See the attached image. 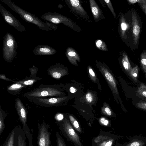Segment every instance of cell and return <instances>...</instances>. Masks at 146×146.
Returning a JSON list of instances; mask_svg holds the SVG:
<instances>
[{
	"instance_id": "43",
	"label": "cell",
	"mask_w": 146,
	"mask_h": 146,
	"mask_svg": "<svg viewBox=\"0 0 146 146\" xmlns=\"http://www.w3.org/2000/svg\"><path fill=\"white\" fill-rule=\"evenodd\" d=\"M142 10L146 15V5L142 3H139Z\"/></svg>"
},
{
	"instance_id": "42",
	"label": "cell",
	"mask_w": 146,
	"mask_h": 146,
	"mask_svg": "<svg viewBox=\"0 0 146 146\" xmlns=\"http://www.w3.org/2000/svg\"><path fill=\"white\" fill-rule=\"evenodd\" d=\"M104 110L105 112L108 115L110 116L111 115V111L109 108L108 107H106Z\"/></svg>"
},
{
	"instance_id": "24",
	"label": "cell",
	"mask_w": 146,
	"mask_h": 146,
	"mask_svg": "<svg viewBox=\"0 0 146 146\" xmlns=\"http://www.w3.org/2000/svg\"><path fill=\"white\" fill-rule=\"evenodd\" d=\"M95 44L96 46L99 49L104 51L108 50L107 45L103 40L97 39L95 41Z\"/></svg>"
},
{
	"instance_id": "6",
	"label": "cell",
	"mask_w": 146,
	"mask_h": 146,
	"mask_svg": "<svg viewBox=\"0 0 146 146\" xmlns=\"http://www.w3.org/2000/svg\"><path fill=\"white\" fill-rule=\"evenodd\" d=\"M38 146H50L51 144L50 139L51 132L49 131L48 129L49 127V125L46 124L44 121L40 124L38 121Z\"/></svg>"
},
{
	"instance_id": "3",
	"label": "cell",
	"mask_w": 146,
	"mask_h": 146,
	"mask_svg": "<svg viewBox=\"0 0 146 146\" xmlns=\"http://www.w3.org/2000/svg\"><path fill=\"white\" fill-rule=\"evenodd\" d=\"M17 42L13 36L7 33L3 37L2 47L3 55L5 60L11 62L17 55Z\"/></svg>"
},
{
	"instance_id": "32",
	"label": "cell",
	"mask_w": 146,
	"mask_h": 146,
	"mask_svg": "<svg viewBox=\"0 0 146 146\" xmlns=\"http://www.w3.org/2000/svg\"><path fill=\"white\" fill-rule=\"evenodd\" d=\"M29 70L31 72V75L29 76L30 77H36V73L38 69L36 67H33L30 68H29Z\"/></svg>"
},
{
	"instance_id": "29",
	"label": "cell",
	"mask_w": 146,
	"mask_h": 146,
	"mask_svg": "<svg viewBox=\"0 0 146 146\" xmlns=\"http://www.w3.org/2000/svg\"><path fill=\"white\" fill-rule=\"evenodd\" d=\"M10 135L5 146H13L15 135L14 130L12 131Z\"/></svg>"
},
{
	"instance_id": "33",
	"label": "cell",
	"mask_w": 146,
	"mask_h": 146,
	"mask_svg": "<svg viewBox=\"0 0 146 146\" xmlns=\"http://www.w3.org/2000/svg\"><path fill=\"white\" fill-rule=\"evenodd\" d=\"M45 21L46 22L45 23L49 28L50 30L55 31L57 29L58 27L56 25L54 24L46 21Z\"/></svg>"
},
{
	"instance_id": "26",
	"label": "cell",
	"mask_w": 146,
	"mask_h": 146,
	"mask_svg": "<svg viewBox=\"0 0 146 146\" xmlns=\"http://www.w3.org/2000/svg\"><path fill=\"white\" fill-rule=\"evenodd\" d=\"M138 72V67L137 66H136L132 68L129 73V75L133 80L135 82H137V81Z\"/></svg>"
},
{
	"instance_id": "20",
	"label": "cell",
	"mask_w": 146,
	"mask_h": 146,
	"mask_svg": "<svg viewBox=\"0 0 146 146\" xmlns=\"http://www.w3.org/2000/svg\"><path fill=\"white\" fill-rule=\"evenodd\" d=\"M41 79V78L37 76L36 77H26L25 79L23 80L18 81H13V82L21 83L28 86H32L35 82Z\"/></svg>"
},
{
	"instance_id": "15",
	"label": "cell",
	"mask_w": 146,
	"mask_h": 146,
	"mask_svg": "<svg viewBox=\"0 0 146 146\" xmlns=\"http://www.w3.org/2000/svg\"><path fill=\"white\" fill-rule=\"evenodd\" d=\"M90 7L93 16L94 21L97 22L104 19L105 17L103 12L94 0L89 1Z\"/></svg>"
},
{
	"instance_id": "9",
	"label": "cell",
	"mask_w": 146,
	"mask_h": 146,
	"mask_svg": "<svg viewBox=\"0 0 146 146\" xmlns=\"http://www.w3.org/2000/svg\"><path fill=\"white\" fill-rule=\"evenodd\" d=\"M62 127L63 133L68 139L76 146H83L79 136L66 119L63 120Z\"/></svg>"
},
{
	"instance_id": "12",
	"label": "cell",
	"mask_w": 146,
	"mask_h": 146,
	"mask_svg": "<svg viewBox=\"0 0 146 146\" xmlns=\"http://www.w3.org/2000/svg\"><path fill=\"white\" fill-rule=\"evenodd\" d=\"M57 52L56 50L47 45H38L33 50V53L38 56L53 55Z\"/></svg>"
},
{
	"instance_id": "37",
	"label": "cell",
	"mask_w": 146,
	"mask_h": 146,
	"mask_svg": "<svg viewBox=\"0 0 146 146\" xmlns=\"http://www.w3.org/2000/svg\"><path fill=\"white\" fill-rule=\"evenodd\" d=\"M86 101L88 103H91L93 100V97L92 95L90 93H87L85 96Z\"/></svg>"
},
{
	"instance_id": "18",
	"label": "cell",
	"mask_w": 146,
	"mask_h": 146,
	"mask_svg": "<svg viewBox=\"0 0 146 146\" xmlns=\"http://www.w3.org/2000/svg\"><path fill=\"white\" fill-rule=\"evenodd\" d=\"M66 56L72 64L77 66V61L80 62V56L76 50L72 48L68 47L66 50Z\"/></svg>"
},
{
	"instance_id": "21",
	"label": "cell",
	"mask_w": 146,
	"mask_h": 146,
	"mask_svg": "<svg viewBox=\"0 0 146 146\" xmlns=\"http://www.w3.org/2000/svg\"><path fill=\"white\" fill-rule=\"evenodd\" d=\"M126 23L123 16H120L119 22V30L121 36L123 38H126L125 32L127 28Z\"/></svg>"
},
{
	"instance_id": "8",
	"label": "cell",
	"mask_w": 146,
	"mask_h": 146,
	"mask_svg": "<svg viewBox=\"0 0 146 146\" xmlns=\"http://www.w3.org/2000/svg\"><path fill=\"white\" fill-rule=\"evenodd\" d=\"M66 97L34 98L28 99L40 106L47 107L56 106L66 99Z\"/></svg>"
},
{
	"instance_id": "14",
	"label": "cell",
	"mask_w": 146,
	"mask_h": 146,
	"mask_svg": "<svg viewBox=\"0 0 146 146\" xmlns=\"http://www.w3.org/2000/svg\"><path fill=\"white\" fill-rule=\"evenodd\" d=\"M129 141L121 144L120 146H146V138L137 135L127 137Z\"/></svg>"
},
{
	"instance_id": "38",
	"label": "cell",
	"mask_w": 146,
	"mask_h": 146,
	"mask_svg": "<svg viewBox=\"0 0 146 146\" xmlns=\"http://www.w3.org/2000/svg\"><path fill=\"white\" fill-rule=\"evenodd\" d=\"M100 122L101 123L105 126H107L109 123V121L104 117H102L100 119Z\"/></svg>"
},
{
	"instance_id": "5",
	"label": "cell",
	"mask_w": 146,
	"mask_h": 146,
	"mask_svg": "<svg viewBox=\"0 0 146 146\" xmlns=\"http://www.w3.org/2000/svg\"><path fill=\"white\" fill-rule=\"evenodd\" d=\"M15 106L20 121L22 124L23 129L29 142V146H33L32 135L30 133L27 124V111L21 101L18 98L15 99Z\"/></svg>"
},
{
	"instance_id": "28",
	"label": "cell",
	"mask_w": 146,
	"mask_h": 146,
	"mask_svg": "<svg viewBox=\"0 0 146 146\" xmlns=\"http://www.w3.org/2000/svg\"><path fill=\"white\" fill-rule=\"evenodd\" d=\"M137 93L140 96L146 97V86L143 83H141L138 88Z\"/></svg>"
},
{
	"instance_id": "7",
	"label": "cell",
	"mask_w": 146,
	"mask_h": 146,
	"mask_svg": "<svg viewBox=\"0 0 146 146\" xmlns=\"http://www.w3.org/2000/svg\"><path fill=\"white\" fill-rule=\"evenodd\" d=\"M0 13L5 21L10 25L18 31L23 32L26 31L25 27L15 17L4 8L1 3Z\"/></svg>"
},
{
	"instance_id": "19",
	"label": "cell",
	"mask_w": 146,
	"mask_h": 146,
	"mask_svg": "<svg viewBox=\"0 0 146 146\" xmlns=\"http://www.w3.org/2000/svg\"><path fill=\"white\" fill-rule=\"evenodd\" d=\"M28 86L21 83H15L8 86L7 88L8 92L14 95L19 94L22 90Z\"/></svg>"
},
{
	"instance_id": "1",
	"label": "cell",
	"mask_w": 146,
	"mask_h": 146,
	"mask_svg": "<svg viewBox=\"0 0 146 146\" xmlns=\"http://www.w3.org/2000/svg\"><path fill=\"white\" fill-rule=\"evenodd\" d=\"M58 85L40 84L38 87L22 95V97L27 99L34 98L62 97L64 94Z\"/></svg>"
},
{
	"instance_id": "34",
	"label": "cell",
	"mask_w": 146,
	"mask_h": 146,
	"mask_svg": "<svg viewBox=\"0 0 146 146\" xmlns=\"http://www.w3.org/2000/svg\"><path fill=\"white\" fill-rule=\"evenodd\" d=\"M17 138L18 146H25V142L21 136L19 135Z\"/></svg>"
},
{
	"instance_id": "22",
	"label": "cell",
	"mask_w": 146,
	"mask_h": 146,
	"mask_svg": "<svg viewBox=\"0 0 146 146\" xmlns=\"http://www.w3.org/2000/svg\"><path fill=\"white\" fill-rule=\"evenodd\" d=\"M121 62L125 70L129 75L132 68L129 60L128 56L125 53H124L123 54Z\"/></svg>"
},
{
	"instance_id": "31",
	"label": "cell",
	"mask_w": 146,
	"mask_h": 146,
	"mask_svg": "<svg viewBox=\"0 0 146 146\" xmlns=\"http://www.w3.org/2000/svg\"><path fill=\"white\" fill-rule=\"evenodd\" d=\"M104 2L106 4L108 7L110 9L111 12L112 13L114 18H116V15L114 9L112 6V4L110 0H105Z\"/></svg>"
},
{
	"instance_id": "39",
	"label": "cell",
	"mask_w": 146,
	"mask_h": 146,
	"mask_svg": "<svg viewBox=\"0 0 146 146\" xmlns=\"http://www.w3.org/2000/svg\"><path fill=\"white\" fill-rule=\"evenodd\" d=\"M63 115L60 113L56 114L55 116V119L58 121L62 120L63 119Z\"/></svg>"
},
{
	"instance_id": "27",
	"label": "cell",
	"mask_w": 146,
	"mask_h": 146,
	"mask_svg": "<svg viewBox=\"0 0 146 146\" xmlns=\"http://www.w3.org/2000/svg\"><path fill=\"white\" fill-rule=\"evenodd\" d=\"M69 118L71 123L74 127L78 132L81 133V130L77 121L71 115H69Z\"/></svg>"
},
{
	"instance_id": "41",
	"label": "cell",
	"mask_w": 146,
	"mask_h": 146,
	"mask_svg": "<svg viewBox=\"0 0 146 146\" xmlns=\"http://www.w3.org/2000/svg\"><path fill=\"white\" fill-rule=\"evenodd\" d=\"M0 78L6 81H10L13 82V80L6 77L5 75L3 74H0Z\"/></svg>"
},
{
	"instance_id": "16",
	"label": "cell",
	"mask_w": 146,
	"mask_h": 146,
	"mask_svg": "<svg viewBox=\"0 0 146 146\" xmlns=\"http://www.w3.org/2000/svg\"><path fill=\"white\" fill-rule=\"evenodd\" d=\"M119 137L115 136L111 137L106 135H100L97 137L94 142L98 146H112L115 141Z\"/></svg>"
},
{
	"instance_id": "4",
	"label": "cell",
	"mask_w": 146,
	"mask_h": 146,
	"mask_svg": "<svg viewBox=\"0 0 146 146\" xmlns=\"http://www.w3.org/2000/svg\"><path fill=\"white\" fill-rule=\"evenodd\" d=\"M41 18L44 20L54 24L62 23L74 31L81 32L82 29L70 19L59 13L47 12L43 14Z\"/></svg>"
},
{
	"instance_id": "30",
	"label": "cell",
	"mask_w": 146,
	"mask_h": 146,
	"mask_svg": "<svg viewBox=\"0 0 146 146\" xmlns=\"http://www.w3.org/2000/svg\"><path fill=\"white\" fill-rule=\"evenodd\" d=\"M57 146H66L65 143L58 132L56 133Z\"/></svg>"
},
{
	"instance_id": "44",
	"label": "cell",
	"mask_w": 146,
	"mask_h": 146,
	"mask_svg": "<svg viewBox=\"0 0 146 146\" xmlns=\"http://www.w3.org/2000/svg\"><path fill=\"white\" fill-rule=\"evenodd\" d=\"M70 91L71 93H74L76 92V90L73 87H71L70 88Z\"/></svg>"
},
{
	"instance_id": "13",
	"label": "cell",
	"mask_w": 146,
	"mask_h": 146,
	"mask_svg": "<svg viewBox=\"0 0 146 146\" xmlns=\"http://www.w3.org/2000/svg\"><path fill=\"white\" fill-rule=\"evenodd\" d=\"M99 65L113 92L115 94H118V92L116 82L113 76L107 68L102 64H100Z\"/></svg>"
},
{
	"instance_id": "10",
	"label": "cell",
	"mask_w": 146,
	"mask_h": 146,
	"mask_svg": "<svg viewBox=\"0 0 146 146\" xmlns=\"http://www.w3.org/2000/svg\"><path fill=\"white\" fill-rule=\"evenodd\" d=\"M66 3L71 11L81 17L88 19L89 16L78 0H65Z\"/></svg>"
},
{
	"instance_id": "23",
	"label": "cell",
	"mask_w": 146,
	"mask_h": 146,
	"mask_svg": "<svg viewBox=\"0 0 146 146\" xmlns=\"http://www.w3.org/2000/svg\"><path fill=\"white\" fill-rule=\"evenodd\" d=\"M0 136L3 132L5 128L4 122L5 118L7 116L6 113L0 108Z\"/></svg>"
},
{
	"instance_id": "11",
	"label": "cell",
	"mask_w": 146,
	"mask_h": 146,
	"mask_svg": "<svg viewBox=\"0 0 146 146\" xmlns=\"http://www.w3.org/2000/svg\"><path fill=\"white\" fill-rule=\"evenodd\" d=\"M48 74L53 79H58L66 75L67 72L64 66L59 63L50 66L47 69Z\"/></svg>"
},
{
	"instance_id": "36",
	"label": "cell",
	"mask_w": 146,
	"mask_h": 146,
	"mask_svg": "<svg viewBox=\"0 0 146 146\" xmlns=\"http://www.w3.org/2000/svg\"><path fill=\"white\" fill-rule=\"evenodd\" d=\"M137 106L142 109L146 110V102H139L136 104Z\"/></svg>"
},
{
	"instance_id": "2",
	"label": "cell",
	"mask_w": 146,
	"mask_h": 146,
	"mask_svg": "<svg viewBox=\"0 0 146 146\" xmlns=\"http://www.w3.org/2000/svg\"><path fill=\"white\" fill-rule=\"evenodd\" d=\"M0 1L5 3L11 9L18 14L25 21L37 26L42 31H48L50 30L47 25L37 17L17 6L10 0H0Z\"/></svg>"
},
{
	"instance_id": "17",
	"label": "cell",
	"mask_w": 146,
	"mask_h": 146,
	"mask_svg": "<svg viewBox=\"0 0 146 146\" xmlns=\"http://www.w3.org/2000/svg\"><path fill=\"white\" fill-rule=\"evenodd\" d=\"M133 24V42L135 45L138 42L140 32V28L139 24L137 17L135 13H132Z\"/></svg>"
},
{
	"instance_id": "35",
	"label": "cell",
	"mask_w": 146,
	"mask_h": 146,
	"mask_svg": "<svg viewBox=\"0 0 146 146\" xmlns=\"http://www.w3.org/2000/svg\"><path fill=\"white\" fill-rule=\"evenodd\" d=\"M127 1L129 4H133L137 3L146 5V0H128Z\"/></svg>"
},
{
	"instance_id": "25",
	"label": "cell",
	"mask_w": 146,
	"mask_h": 146,
	"mask_svg": "<svg viewBox=\"0 0 146 146\" xmlns=\"http://www.w3.org/2000/svg\"><path fill=\"white\" fill-rule=\"evenodd\" d=\"M140 62L142 69L146 76V50H144L141 53Z\"/></svg>"
},
{
	"instance_id": "40",
	"label": "cell",
	"mask_w": 146,
	"mask_h": 146,
	"mask_svg": "<svg viewBox=\"0 0 146 146\" xmlns=\"http://www.w3.org/2000/svg\"><path fill=\"white\" fill-rule=\"evenodd\" d=\"M88 71L89 73L91 76L94 78H96L95 74L93 70L90 67H89Z\"/></svg>"
}]
</instances>
